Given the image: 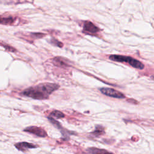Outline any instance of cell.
Listing matches in <instances>:
<instances>
[{
  "label": "cell",
  "mask_w": 154,
  "mask_h": 154,
  "mask_svg": "<svg viewBox=\"0 0 154 154\" xmlns=\"http://www.w3.org/2000/svg\"><path fill=\"white\" fill-rule=\"evenodd\" d=\"M59 88V85L54 83H41L35 86L28 88L22 94L34 99H46L49 95Z\"/></svg>",
  "instance_id": "cell-1"
},
{
  "label": "cell",
  "mask_w": 154,
  "mask_h": 154,
  "mask_svg": "<svg viewBox=\"0 0 154 154\" xmlns=\"http://www.w3.org/2000/svg\"><path fill=\"white\" fill-rule=\"evenodd\" d=\"M23 131L32 134L36 136L40 137H45L47 136L46 132L45 131L44 129H43L40 127H37V126H29V127H27L25 129H24Z\"/></svg>",
  "instance_id": "cell-4"
},
{
  "label": "cell",
  "mask_w": 154,
  "mask_h": 154,
  "mask_svg": "<svg viewBox=\"0 0 154 154\" xmlns=\"http://www.w3.org/2000/svg\"><path fill=\"white\" fill-rule=\"evenodd\" d=\"M48 120H49V122H50L55 128H57V129H60L61 131L64 129V128L61 126V124H60L58 121L55 120L54 118H52V117H50V116H49V117H48Z\"/></svg>",
  "instance_id": "cell-11"
},
{
  "label": "cell",
  "mask_w": 154,
  "mask_h": 154,
  "mask_svg": "<svg viewBox=\"0 0 154 154\" xmlns=\"http://www.w3.org/2000/svg\"><path fill=\"white\" fill-rule=\"evenodd\" d=\"M15 19L12 17H2L0 16V24L11 25L14 23Z\"/></svg>",
  "instance_id": "cell-9"
},
{
  "label": "cell",
  "mask_w": 154,
  "mask_h": 154,
  "mask_svg": "<svg viewBox=\"0 0 154 154\" xmlns=\"http://www.w3.org/2000/svg\"><path fill=\"white\" fill-rule=\"evenodd\" d=\"M53 63L55 65L60 67H66L68 66L67 62L65 61V60L61 57H55L53 59Z\"/></svg>",
  "instance_id": "cell-8"
},
{
  "label": "cell",
  "mask_w": 154,
  "mask_h": 154,
  "mask_svg": "<svg viewBox=\"0 0 154 154\" xmlns=\"http://www.w3.org/2000/svg\"><path fill=\"white\" fill-rule=\"evenodd\" d=\"M100 90L102 94L109 97L119 98V99H123L125 97V95L119 91H117L113 88L103 87V88H101Z\"/></svg>",
  "instance_id": "cell-3"
},
{
  "label": "cell",
  "mask_w": 154,
  "mask_h": 154,
  "mask_svg": "<svg viewBox=\"0 0 154 154\" xmlns=\"http://www.w3.org/2000/svg\"><path fill=\"white\" fill-rule=\"evenodd\" d=\"M31 35L35 37V38H42V37H43L45 35V34H42V33H31Z\"/></svg>",
  "instance_id": "cell-15"
},
{
  "label": "cell",
  "mask_w": 154,
  "mask_h": 154,
  "mask_svg": "<svg viewBox=\"0 0 154 154\" xmlns=\"http://www.w3.org/2000/svg\"><path fill=\"white\" fill-rule=\"evenodd\" d=\"M50 116H51L50 117H54L57 119H61L65 116L64 114L62 112H61L60 111H57V110H55V111H53L52 112H51L50 114Z\"/></svg>",
  "instance_id": "cell-12"
},
{
  "label": "cell",
  "mask_w": 154,
  "mask_h": 154,
  "mask_svg": "<svg viewBox=\"0 0 154 154\" xmlns=\"http://www.w3.org/2000/svg\"><path fill=\"white\" fill-rule=\"evenodd\" d=\"M84 31L90 33H96L98 32L99 29L92 22L87 21L84 24Z\"/></svg>",
  "instance_id": "cell-7"
},
{
  "label": "cell",
  "mask_w": 154,
  "mask_h": 154,
  "mask_svg": "<svg viewBox=\"0 0 154 154\" xmlns=\"http://www.w3.org/2000/svg\"><path fill=\"white\" fill-rule=\"evenodd\" d=\"M152 78L154 80V76H152Z\"/></svg>",
  "instance_id": "cell-16"
},
{
  "label": "cell",
  "mask_w": 154,
  "mask_h": 154,
  "mask_svg": "<svg viewBox=\"0 0 154 154\" xmlns=\"http://www.w3.org/2000/svg\"><path fill=\"white\" fill-rule=\"evenodd\" d=\"M86 153L89 154H114L105 149H99L94 147L87 148L86 149Z\"/></svg>",
  "instance_id": "cell-6"
},
{
  "label": "cell",
  "mask_w": 154,
  "mask_h": 154,
  "mask_svg": "<svg viewBox=\"0 0 154 154\" xmlns=\"http://www.w3.org/2000/svg\"><path fill=\"white\" fill-rule=\"evenodd\" d=\"M2 46L4 48H5L7 50H8V51H9L10 52H14V51H16V49L14 48H13V47H11L10 46L7 45H5H5H2Z\"/></svg>",
  "instance_id": "cell-14"
},
{
  "label": "cell",
  "mask_w": 154,
  "mask_h": 154,
  "mask_svg": "<svg viewBox=\"0 0 154 154\" xmlns=\"http://www.w3.org/2000/svg\"><path fill=\"white\" fill-rule=\"evenodd\" d=\"M14 146L18 150L22 151V152L26 151L27 149H34V148L37 147V146H35L32 143H27V142L17 143L14 144Z\"/></svg>",
  "instance_id": "cell-5"
},
{
  "label": "cell",
  "mask_w": 154,
  "mask_h": 154,
  "mask_svg": "<svg viewBox=\"0 0 154 154\" xmlns=\"http://www.w3.org/2000/svg\"><path fill=\"white\" fill-rule=\"evenodd\" d=\"M51 43L52 44H54V45H56V46H57L58 47H62L63 46V44H62L61 42H59V41H58V40H55L54 38H52Z\"/></svg>",
  "instance_id": "cell-13"
},
{
  "label": "cell",
  "mask_w": 154,
  "mask_h": 154,
  "mask_svg": "<svg viewBox=\"0 0 154 154\" xmlns=\"http://www.w3.org/2000/svg\"><path fill=\"white\" fill-rule=\"evenodd\" d=\"M104 133H105L104 129L101 126H97L96 127L95 130L92 132H91V134L94 137H99L100 135H103Z\"/></svg>",
  "instance_id": "cell-10"
},
{
  "label": "cell",
  "mask_w": 154,
  "mask_h": 154,
  "mask_svg": "<svg viewBox=\"0 0 154 154\" xmlns=\"http://www.w3.org/2000/svg\"><path fill=\"white\" fill-rule=\"evenodd\" d=\"M109 58L114 61L126 62L133 67L138 69H143L144 67V64L141 62L131 57L119 55H111L109 56Z\"/></svg>",
  "instance_id": "cell-2"
}]
</instances>
